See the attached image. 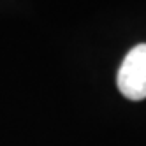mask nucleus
Listing matches in <instances>:
<instances>
[{"instance_id":"f257e3e1","label":"nucleus","mask_w":146,"mask_h":146,"mask_svg":"<svg viewBox=\"0 0 146 146\" xmlns=\"http://www.w3.org/2000/svg\"><path fill=\"white\" fill-rule=\"evenodd\" d=\"M118 90L130 100L146 99V44L134 46L118 69Z\"/></svg>"}]
</instances>
